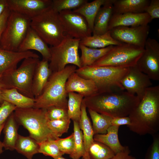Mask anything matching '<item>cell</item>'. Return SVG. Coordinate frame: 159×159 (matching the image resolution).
Returning <instances> with one entry per match:
<instances>
[{
    "mask_svg": "<svg viewBox=\"0 0 159 159\" xmlns=\"http://www.w3.org/2000/svg\"><path fill=\"white\" fill-rule=\"evenodd\" d=\"M149 31L148 24L136 26H118L110 30L112 37L115 40L143 48Z\"/></svg>",
    "mask_w": 159,
    "mask_h": 159,
    "instance_id": "14",
    "label": "cell"
},
{
    "mask_svg": "<svg viewBox=\"0 0 159 159\" xmlns=\"http://www.w3.org/2000/svg\"><path fill=\"white\" fill-rule=\"evenodd\" d=\"M39 58L30 57L24 59L16 69L5 72L0 78L2 89L14 88L29 97L35 99L32 91L33 77Z\"/></svg>",
    "mask_w": 159,
    "mask_h": 159,
    "instance_id": "6",
    "label": "cell"
},
{
    "mask_svg": "<svg viewBox=\"0 0 159 159\" xmlns=\"http://www.w3.org/2000/svg\"><path fill=\"white\" fill-rule=\"evenodd\" d=\"M87 0H53L52 8L59 13L63 10H75L88 2Z\"/></svg>",
    "mask_w": 159,
    "mask_h": 159,
    "instance_id": "35",
    "label": "cell"
},
{
    "mask_svg": "<svg viewBox=\"0 0 159 159\" xmlns=\"http://www.w3.org/2000/svg\"><path fill=\"white\" fill-rule=\"evenodd\" d=\"M5 123L0 125V135L2 131L3 130ZM3 148H4V145L3 142L0 140V155L2 153L3 151Z\"/></svg>",
    "mask_w": 159,
    "mask_h": 159,
    "instance_id": "47",
    "label": "cell"
},
{
    "mask_svg": "<svg viewBox=\"0 0 159 159\" xmlns=\"http://www.w3.org/2000/svg\"><path fill=\"white\" fill-rule=\"evenodd\" d=\"M1 105V104H0V106Z\"/></svg>",
    "mask_w": 159,
    "mask_h": 159,
    "instance_id": "50",
    "label": "cell"
},
{
    "mask_svg": "<svg viewBox=\"0 0 159 159\" xmlns=\"http://www.w3.org/2000/svg\"><path fill=\"white\" fill-rule=\"evenodd\" d=\"M114 0H109L100 8L95 19L93 35L102 34L109 31V23L113 14Z\"/></svg>",
    "mask_w": 159,
    "mask_h": 159,
    "instance_id": "23",
    "label": "cell"
},
{
    "mask_svg": "<svg viewBox=\"0 0 159 159\" xmlns=\"http://www.w3.org/2000/svg\"><path fill=\"white\" fill-rule=\"evenodd\" d=\"M30 27L51 46L59 44L65 35L59 13L55 11L52 6L31 19Z\"/></svg>",
    "mask_w": 159,
    "mask_h": 159,
    "instance_id": "7",
    "label": "cell"
},
{
    "mask_svg": "<svg viewBox=\"0 0 159 159\" xmlns=\"http://www.w3.org/2000/svg\"><path fill=\"white\" fill-rule=\"evenodd\" d=\"M17 107L5 101L0 106V125L4 123Z\"/></svg>",
    "mask_w": 159,
    "mask_h": 159,
    "instance_id": "41",
    "label": "cell"
},
{
    "mask_svg": "<svg viewBox=\"0 0 159 159\" xmlns=\"http://www.w3.org/2000/svg\"><path fill=\"white\" fill-rule=\"evenodd\" d=\"M55 141L61 151L64 154L70 155L74 147V138L73 132L70 135L63 138H59Z\"/></svg>",
    "mask_w": 159,
    "mask_h": 159,
    "instance_id": "39",
    "label": "cell"
},
{
    "mask_svg": "<svg viewBox=\"0 0 159 159\" xmlns=\"http://www.w3.org/2000/svg\"><path fill=\"white\" fill-rule=\"evenodd\" d=\"M54 159H67L62 157V156H60L57 158H54Z\"/></svg>",
    "mask_w": 159,
    "mask_h": 159,
    "instance_id": "49",
    "label": "cell"
},
{
    "mask_svg": "<svg viewBox=\"0 0 159 159\" xmlns=\"http://www.w3.org/2000/svg\"><path fill=\"white\" fill-rule=\"evenodd\" d=\"M18 123L28 131L29 136L38 143L48 140H56L57 137L48 127L47 109L33 107L16 108L14 112Z\"/></svg>",
    "mask_w": 159,
    "mask_h": 159,
    "instance_id": "4",
    "label": "cell"
},
{
    "mask_svg": "<svg viewBox=\"0 0 159 159\" xmlns=\"http://www.w3.org/2000/svg\"><path fill=\"white\" fill-rule=\"evenodd\" d=\"M153 140L146 153L145 159H159V135H153Z\"/></svg>",
    "mask_w": 159,
    "mask_h": 159,
    "instance_id": "40",
    "label": "cell"
},
{
    "mask_svg": "<svg viewBox=\"0 0 159 159\" xmlns=\"http://www.w3.org/2000/svg\"><path fill=\"white\" fill-rule=\"evenodd\" d=\"M145 12L150 16L151 20L159 18V0H151Z\"/></svg>",
    "mask_w": 159,
    "mask_h": 159,
    "instance_id": "42",
    "label": "cell"
},
{
    "mask_svg": "<svg viewBox=\"0 0 159 159\" xmlns=\"http://www.w3.org/2000/svg\"><path fill=\"white\" fill-rule=\"evenodd\" d=\"M130 150L128 146L124 151L116 154L110 159H136L134 157L130 155Z\"/></svg>",
    "mask_w": 159,
    "mask_h": 159,
    "instance_id": "45",
    "label": "cell"
},
{
    "mask_svg": "<svg viewBox=\"0 0 159 159\" xmlns=\"http://www.w3.org/2000/svg\"><path fill=\"white\" fill-rule=\"evenodd\" d=\"M71 120H49L47 123L48 126L52 132L57 137H61L63 134L67 132L69 128Z\"/></svg>",
    "mask_w": 159,
    "mask_h": 159,
    "instance_id": "37",
    "label": "cell"
},
{
    "mask_svg": "<svg viewBox=\"0 0 159 159\" xmlns=\"http://www.w3.org/2000/svg\"><path fill=\"white\" fill-rule=\"evenodd\" d=\"M119 126L112 125L105 134H97L94 136V140L102 143L110 148L115 154L124 151L127 146H122L119 140L118 132Z\"/></svg>",
    "mask_w": 159,
    "mask_h": 159,
    "instance_id": "24",
    "label": "cell"
},
{
    "mask_svg": "<svg viewBox=\"0 0 159 159\" xmlns=\"http://www.w3.org/2000/svg\"><path fill=\"white\" fill-rule=\"evenodd\" d=\"M151 21L150 16L145 12L112 14L109 23L108 29L110 30L118 26H136L146 25Z\"/></svg>",
    "mask_w": 159,
    "mask_h": 159,
    "instance_id": "18",
    "label": "cell"
},
{
    "mask_svg": "<svg viewBox=\"0 0 159 159\" xmlns=\"http://www.w3.org/2000/svg\"><path fill=\"white\" fill-rule=\"evenodd\" d=\"M11 11L25 16L31 19L52 6L51 0H7Z\"/></svg>",
    "mask_w": 159,
    "mask_h": 159,
    "instance_id": "15",
    "label": "cell"
},
{
    "mask_svg": "<svg viewBox=\"0 0 159 159\" xmlns=\"http://www.w3.org/2000/svg\"><path fill=\"white\" fill-rule=\"evenodd\" d=\"M46 109L47 115L50 120L69 118L67 108L58 106H52Z\"/></svg>",
    "mask_w": 159,
    "mask_h": 159,
    "instance_id": "38",
    "label": "cell"
},
{
    "mask_svg": "<svg viewBox=\"0 0 159 159\" xmlns=\"http://www.w3.org/2000/svg\"><path fill=\"white\" fill-rule=\"evenodd\" d=\"M52 73L49 61L43 59L38 61L34 72L32 84V91L35 99L41 94Z\"/></svg>",
    "mask_w": 159,
    "mask_h": 159,
    "instance_id": "20",
    "label": "cell"
},
{
    "mask_svg": "<svg viewBox=\"0 0 159 159\" xmlns=\"http://www.w3.org/2000/svg\"><path fill=\"white\" fill-rule=\"evenodd\" d=\"M87 108L112 118L128 116L140 100L120 89L99 92L83 98Z\"/></svg>",
    "mask_w": 159,
    "mask_h": 159,
    "instance_id": "2",
    "label": "cell"
},
{
    "mask_svg": "<svg viewBox=\"0 0 159 159\" xmlns=\"http://www.w3.org/2000/svg\"><path fill=\"white\" fill-rule=\"evenodd\" d=\"M30 57L38 58L39 57L31 51H13L0 48V78L4 73L17 68V65L20 61Z\"/></svg>",
    "mask_w": 159,
    "mask_h": 159,
    "instance_id": "17",
    "label": "cell"
},
{
    "mask_svg": "<svg viewBox=\"0 0 159 159\" xmlns=\"http://www.w3.org/2000/svg\"><path fill=\"white\" fill-rule=\"evenodd\" d=\"M14 112L5 122L3 129L4 134L3 142L4 148L5 150L11 151L15 150V145L19 135L18 122L15 118Z\"/></svg>",
    "mask_w": 159,
    "mask_h": 159,
    "instance_id": "26",
    "label": "cell"
},
{
    "mask_svg": "<svg viewBox=\"0 0 159 159\" xmlns=\"http://www.w3.org/2000/svg\"><path fill=\"white\" fill-rule=\"evenodd\" d=\"M128 69L129 68L108 66H91L78 68L75 72L82 77L93 80L97 85L99 92H101L114 89L123 90L120 81Z\"/></svg>",
    "mask_w": 159,
    "mask_h": 159,
    "instance_id": "5",
    "label": "cell"
},
{
    "mask_svg": "<svg viewBox=\"0 0 159 159\" xmlns=\"http://www.w3.org/2000/svg\"><path fill=\"white\" fill-rule=\"evenodd\" d=\"M114 46L111 45L104 48L97 49L80 44L79 48L81 52L80 61L81 67L92 65L110 50Z\"/></svg>",
    "mask_w": 159,
    "mask_h": 159,
    "instance_id": "28",
    "label": "cell"
},
{
    "mask_svg": "<svg viewBox=\"0 0 159 159\" xmlns=\"http://www.w3.org/2000/svg\"><path fill=\"white\" fill-rule=\"evenodd\" d=\"M80 40L65 35L59 44L49 47V66L52 72L60 71L69 64L81 67L78 52Z\"/></svg>",
    "mask_w": 159,
    "mask_h": 159,
    "instance_id": "8",
    "label": "cell"
},
{
    "mask_svg": "<svg viewBox=\"0 0 159 159\" xmlns=\"http://www.w3.org/2000/svg\"><path fill=\"white\" fill-rule=\"evenodd\" d=\"M67 92H74L82 95L84 98L92 96L99 92L95 83L92 80L82 77L75 72L69 77L65 84Z\"/></svg>",
    "mask_w": 159,
    "mask_h": 159,
    "instance_id": "16",
    "label": "cell"
},
{
    "mask_svg": "<svg viewBox=\"0 0 159 159\" xmlns=\"http://www.w3.org/2000/svg\"><path fill=\"white\" fill-rule=\"evenodd\" d=\"M88 154L90 159H110L115 155L106 145L94 140L89 148Z\"/></svg>",
    "mask_w": 159,
    "mask_h": 159,
    "instance_id": "33",
    "label": "cell"
},
{
    "mask_svg": "<svg viewBox=\"0 0 159 159\" xmlns=\"http://www.w3.org/2000/svg\"><path fill=\"white\" fill-rule=\"evenodd\" d=\"M144 50L143 48L122 43L119 45L114 46L92 66L129 68L137 64Z\"/></svg>",
    "mask_w": 159,
    "mask_h": 159,
    "instance_id": "10",
    "label": "cell"
},
{
    "mask_svg": "<svg viewBox=\"0 0 159 159\" xmlns=\"http://www.w3.org/2000/svg\"><path fill=\"white\" fill-rule=\"evenodd\" d=\"M87 107L83 100L81 105V114L79 124L80 130H82L83 135V144L85 151L84 156L82 159H90L88 150L93 143L94 134L90 119L86 111Z\"/></svg>",
    "mask_w": 159,
    "mask_h": 159,
    "instance_id": "21",
    "label": "cell"
},
{
    "mask_svg": "<svg viewBox=\"0 0 159 159\" xmlns=\"http://www.w3.org/2000/svg\"><path fill=\"white\" fill-rule=\"evenodd\" d=\"M84 97L74 92L68 93L67 112L69 118L79 123L81 114V105Z\"/></svg>",
    "mask_w": 159,
    "mask_h": 159,
    "instance_id": "32",
    "label": "cell"
},
{
    "mask_svg": "<svg viewBox=\"0 0 159 159\" xmlns=\"http://www.w3.org/2000/svg\"><path fill=\"white\" fill-rule=\"evenodd\" d=\"M7 8V0H0V17Z\"/></svg>",
    "mask_w": 159,
    "mask_h": 159,
    "instance_id": "46",
    "label": "cell"
},
{
    "mask_svg": "<svg viewBox=\"0 0 159 159\" xmlns=\"http://www.w3.org/2000/svg\"><path fill=\"white\" fill-rule=\"evenodd\" d=\"M122 43L114 39L112 36L110 30L100 35H93L80 40V44L94 48L100 49L110 46H116Z\"/></svg>",
    "mask_w": 159,
    "mask_h": 159,
    "instance_id": "27",
    "label": "cell"
},
{
    "mask_svg": "<svg viewBox=\"0 0 159 159\" xmlns=\"http://www.w3.org/2000/svg\"><path fill=\"white\" fill-rule=\"evenodd\" d=\"M39 153L52 157L53 158L64 154L60 150L55 140H47L39 143Z\"/></svg>",
    "mask_w": 159,
    "mask_h": 159,
    "instance_id": "36",
    "label": "cell"
},
{
    "mask_svg": "<svg viewBox=\"0 0 159 159\" xmlns=\"http://www.w3.org/2000/svg\"><path fill=\"white\" fill-rule=\"evenodd\" d=\"M144 51L138 61L137 65L139 69L150 79L159 80V43L154 39L148 38Z\"/></svg>",
    "mask_w": 159,
    "mask_h": 159,
    "instance_id": "12",
    "label": "cell"
},
{
    "mask_svg": "<svg viewBox=\"0 0 159 159\" xmlns=\"http://www.w3.org/2000/svg\"><path fill=\"white\" fill-rule=\"evenodd\" d=\"M109 0H95L83 4L77 9L73 10L85 19L90 29L93 31L95 17L100 8Z\"/></svg>",
    "mask_w": 159,
    "mask_h": 159,
    "instance_id": "29",
    "label": "cell"
},
{
    "mask_svg": "<svg viewBox=\"0 0 159 159\" xmlns=\"http://www.w3.org/2000/svg\"><path fill=\"white\" fill-rule=\"evenodd\" d=\"M2 97L4 101L8 102L17 108H27L33 107L35 99L26 96L14 88L2 89Z\"/></svg>",
    "mask_w": 159,
    "mask_h": 159,
    "instance_id": "25",
    "label": "cell"
},
{
    "mask_svg": "<svg viewBox=\"0 0 159 159\" xmlns=\"http://www.w3.org/2000/svg\"><path fill=\"white\" fill-rule=\"evenodd\" d=\"M88 110L92 121L94 135L106 134L108 128L112 126V118L90 109H88Z\"/></svg>",
    "mask_w": 159,
    "mask_h": 159,
    "instance_id": "31",
    "label": "cell"
},
{
    "mask_svg": "<svg viewBox=\"0 0 159 159\" xmlns=\"http://www.w3.org/2000/svg\"><path fill=\"white\" fill-rule=\"evenodd\" d=\"M39 143L30 137L18 135L15 150L27 158L32 159L33 156L39 153Z\"/></svg>",
    "mask_w": 159,
    "mask_h": 159,
    "instance_id": "30",
    "label": "cell"
},
{
    "mask_svg": "<svg viewBox=\"0 0 159 159\" xmlns=\"http://www.w3.org/2000/svg\"><path fill=\"white\" fill-rule=\"evenodd\" d=\"M36 50L42 55V59L49 62L51 57L50 49L48 44L32 29L30 28L20 45L18 51Z\"/></svg>",
    "mask_w": 159,
    "mask_h": 159,
    "instance_id": "19",
    "label": "cell"
},
{
    "mask_svg": "<svg viewBox=\"0 0 159 159\" xmlns=\"http://www.w3.org/2000/svg\"><path fill=\"white\" fill-rule=\"evenodd\" d=\"M73 125L74 147L69 156L72 159H80L85 155L83 134L80 128L79 123L73 121Z\"/></svg>",
    "mask_w": 159,
    "mask_h": 159,
    "instance_id": "34",
    "label": "cell"
},
{
    "mask_svg": "<svg viewBox=\"0 0 159 159\" xmlns=\"http://www.w3.org/2000/svg\"><path fill=\"white\" fill-rule=\"evenodd\" d=\"M77 67L67 65L63 70L52 73L40 95L35 99L33 107L45 108L58 106L67 108L68 93L65 84Z\"/></svg>",
    "mask_w": 159,
    "mask_h": 159,
    "instance_id": "3",
    "label": "cell"
},
{
    "mask_svg": "<svg viewBox=\"0 0 159 159\" xmlns=\"http://www.w3.org/2000/svg\"><path fill=\"white\" fill-rule=\"evenodd\" d=\"M10 11V10L7 7L0 17V42Z\"/></svg>",
    "mask_w": 159,
    "mask_h": 159,
    "instance_id": "44",
    "label": "cell"
},
{
    "mask_svg": "<svg viewBox=\"0 0 159 159\" xmlns=\"http://www.w3.org/2000/svg\"><path fill=\"white\" fill-rule=\"evenodd\" d=\"M112 125L120 126L126 125L127 126L130 124V120L128 116L112 118L111 120Z\"/></svg>",
    "mask_w": 159,
    "mask_h": 159,
    "instance_id": "43",
    "label": "cell"
},
{
    "mask_svg": "<svg viewBox=\"0 0 159 159\" xmlns=\"http://www.w3.org/2000/svg\"><path fill=\"white\" fill-rule=\"evenodd\" d=\"M59 17L64 32L73 38L81 39L91 36L92 32L85 18L71 10L59 13Z\"/></svg>",
    "mask_w": 159,
    "mask_h": 159,
    "instance_id": "11",
    "label": "cell"
},
{
    "mask_svg": "<svg viewBox=\"0 0 159 159\" xmlns=\"http://www.w3.org/2000/svg\"><path fill=\"white\" fill-rule=\"evenodd\" d=\"M150 2L149 0H114L113 14L144 12Z\"/></svg>",
    "mask_w": 159,
    "mask_h": 159,
    "instance_id": "22",
    "label": "cell"
},
{
    "mask_svg": "<svg viewBox=\"0 0 159 159\" xmlns=\"http://www.w3.org/2000/svg\"><path fill=\"white\" fill-rule=\"evenodd\" d=\"M30 22L29 18L10 11L1 38L0 48L18 51L30 28Z\"/></svg>",
    "mask_w": 159,
    "mask_h": 159,
    "instance_id": "9",
    "label": "cell"
},
{
    "mask_svg": "<svg viewBox=\"0 0 159 159\" xmlns=\"http://www.w3.org/2000/svg\"><path fill=\"white\" fill-rule=\"evenodd\" d=\"M2 89V87L0 84V104L1 105L4 102L2 97L1 95V89Z\"/></svg>",
    "mask_w": 159,
    "mask_h": 159,
    "instance_id": "48",
    "label": "cell"
},
{
    "mask_svg": "<svg viewBox=\"0 0 159 159\" xmlns=\"http://www.w3.org/2000/svg\"><path fill=\"white\" fill-rule=\"evenodd\" d=\"M129 130L140 135L156 134L159 130V85L148 88L128 116Z\"/></svg>",
    "mask_w": 159,
    "mask_h": 159,
    "instance_id": "1",
    "label": "cell"
},
{
    "mask_svg": "<svg viewBox=\"0 0 159 159\" xmlns=\"http://www.w3.org/2000/svg\"><path fill=\"white\" fill-rule=\"evenodd\" d=\"M120 83L123 90L136 96L140 100L146 89L152 85L150 79L139 69L137 64L129 68Z\"/></svg>",
    "mask_w": 159,
    "mask_h": 159,
    "instance_id": "13",
    "label": "cell"
}]
</instances>
